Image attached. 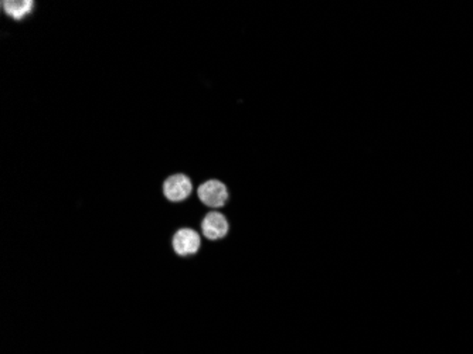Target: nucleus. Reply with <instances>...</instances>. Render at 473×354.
Instances as JSON below:
<instances>
[{"label":"nucleus","mask_w":473,"mask_h":354,"mask_svg":"<svg viewBox=\"0 0 473 354\" xmlns=\"http://www.w3.org/2000/svg\"><path fill=\"white\" fill-rule=\"evenodd\" d=\"M195 195L210 210L224 208L229 200L228 187L218 178H208L195 188Z\"/></svg>","instance_id":"f257e3e1"},{"label":"nucleus","mask_w":473,"mask_h":354,"mask_svg":"<svg viewBox=\"0 0 473 354\" xmlns=\"http://www.w3.org/2000/svg\"><path fill=\"white\" fill-rule=\"evenodd\" d=\"M194 191L191 177L184 173H174L163 181V195L170 202L187 201Z\"/></svg>","instance_id":"f03ea898"},{"label":"nucleus","mask_w":473,"mask_h":354,"mask_svg":"<svg viewBox=\"0 0 473 354\" xmlns=\"http://www.w3.org/2000/svg\"><path fill=\"white\" fill-rule=\"evenodd\" d=\"M200 231L203 238L207 241H222L229 234V221L224 212L218 210H211L201 219Z\"/></svg>","instance_id":"7ed1b4c3"},{"label":"nucleus","mask_w":473,"mask_h":354,"mask_svg":"<svg viewBox=\"0 0 473 354\" xmlns=\"http://www.w3.org/2000/svg\"><path fill=\"white\" fill-rule=\"evenodd\" d=\"M203 246L200 231L193 228H180L171 238V248L177 256L187 258L197 255Z\"/></svg>","instance_id":"20e7f679"},{"label":"nucleus","mask_w":473,"mask_h":354,"mask_svg":"<svg viewBox=\"0 0 473 354\" xmlns=\"http://www.w3.org/2000/svg\"><path fill=\"white\" fill-rule=\"evenodd\" d=\"M34 8H35V3L31 0L1 1V11L16 23L24 21L25 17L31 16Z\"/></svg>","instance_id":"39448f33"}]
</instances>
